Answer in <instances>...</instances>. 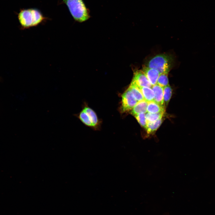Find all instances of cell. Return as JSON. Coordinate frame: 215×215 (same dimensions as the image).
Returning <instances> with one entry per match:
<instances>
[{"label":"cell","instance_id":"6","mask_svg":"<svg viewBox=\"0 0 215 215\" xmlns=\"http://www.w3.org/2000/svg\"><path fill=\"white\" fill-rule=\"evenodd\" d=\"M142 70L152 86L156 84L158 79L160 75L159 72L157 70L149 68L146 66H144Z\"/></svg>","mask_w":215,"mask_h":215},{"label":"cell","instance_id":"9","mask_svg":"<svg viewBox=\"0 0 215 215\" xmlns=\"http://www.w3.org/2000/svg\"><path fill=\"white\" fill-rule=\"evenodd\" d=\"M162 119L153 122H147L145 128L147 137L153 135L159 128L162 122Z\"/></svg>","mask_w":215,"mask_h":215},{"label":"cell","instance_id":"2","mask_svg":"<svg viewBox=\"0 0 215 215\" xmlns=\"http://www.w3.org/2000/svg\"><path fill=\"white\" fill-rule=\"evenodd\" d=\"M62 2L66 5L70 14L76 21L82 22L90 18L89 10L83 0H63Z\"/></svg>","mask_w":215,"mask_h":215},{"label":"cell","instance_id":"3","mask_svg":"<svg viewBox=\"0 0 215 215\" xmlns=\"http://www.w3.org/2000/svg\"><path fill=\"white\" fill-rule=\"evenodd\" d=\"M173 62V59L171 56L160 54L150 59L145 66L157 70L160 74L163 73H168L172 66Z\"/></svg>","mask_w":215,"mask_h":215},{"label":"cell","instance_id":"8","mask_svg":"<svg viewBox=\"0 0 215 215\" xmlns=\"http://www.w3.org/2000/svg\"><path fill=\"white\" fill-rule=\"evenodd\" d=\"M148 102L144 100L138 102L131 110V114L134 116L142 113L147 112Z\"/></svg>","mask_w":215,"mask_h":215},{"label":"cell","instance_id":"10","mask_svg":"<svg viewBox=\"0 0 215 215\" xmlns=\"http://www.w3.org/2000/svg\"><path fill=\"white\" fill-rule=\"evenodd\" d=\"M165 108L164 107L155 102L152 101L148 102L147 112L150 113H156L165 112Z\"/></svg>","mask_w":215,"mask_h":215},{"label":"cell","instance_id":"12","mask_svg":"<svg viewBox=\"0 0 215 215\" xmlns=\"http://www.w3.org/2000/svg\"><path fill=\"white\" fill-rule=\"evenodd\" d=\"M128 88L138 102L144 100L143 96L140 88L138 86L131 82Z\"/></svg>","mask_w":215,"mask_h":215},{"label":"cell","instance_id":"4","mask_svg":"<svg viewBox=\"0 0 215 215\" xmlns=\"http://www.w3.org/2000/svg\"><path fill=\"white\" fill-rule=\"evenodd\" d=\"M128 88L122 95V105L120 110L125 113L131 110L138 102Z\"/></svg>","mask_w":215,"mask_h":215},{"label":"cell","instance_id":"14","mask_svg":"<svg viewBox=\"0 0 215 215\" xmlns=\"http://www.w3.org/2000/svg\"><path fill=\"white\" fill-rule=\"evenodd\" d=\"M172 95V89L169 85L163 87V100L165 108L169 103Z\"/></svg>","mask_w":215,"mask_h":215},{"label":"cell","instance_id":"11","mask_svg":"<svg viewBox=\"0 0 215 215\" xmlns=\"http://www.w3.org/2000/svg\"><path fill=\"white\" fill-rule=\"evenodd\" d=\"M144 100L148 102L154 100V94L151 88L142 87L140 88Z\"/></svg>","mask_w":215,"mask_h":215},{"label":"cell","instance_id":"18","mask_svg":"<svg viewBox=\"0 0 215 215\" xmlns=\"http://www.w3.org/2000/svg\"><path fill=\"white\" fill-rule=\"evenodd\" d=\"M134 116L141 126L145 129L147 125L145 113H140Z\"/></svg>","mask_w":215,"mask_h":215},{"label":"cell","instance_id":"5","mask_svg":"<svg viewBox=\"0 0 215 215\" xmlns=\"http://www.w3.org/2000/svg\"><path fill=\"white\" fill-rule=\"evenodd\" d=\"M131 82L139 88L142 87L151 88L152 86L142 70L135 71Z\"/></svg>","mask_w":215,"mask_h":215},{"label":"cell","instance_id":"7","mask_svg":"<svg viewBox=\"0 0 215 215\" xmlns=\"http://www.w3.org/2000/svg\"><path fill=\"white\" fill-rule=\"evenodd\" d=\"M151 88L154 94V101L165 108L163 100V87L156 84L152 86Z\"/></svg>","mask_w":215,"mask_h":215},{"label":"cell","instance_id":"15","mask_svg":"<svg viewBox=\"0 0 215 215\" xmlns=\"http://www.w3.org/2000/svg\"><path fill=\"white\" fill-rule=\"evenodd\" d=\"M88 115L92 124V126L95 127L98 124V119L95 113L90 108L85 107L83 109Z\"/></svg>","mask_w":215,"mask_h":215},{"label":"cell","instance_id":"16","mask_svg":"<svg viewBox=\"0 0 215 215\" xmlns=\"http://www.w3.org/2000/svg\"><path fill=\"white\" fill-rule=\"evenodd\" d=\"M78 117L84 124L89 126H92L91 121L88 115L83 110L80 112Z\"/></svg>","mask_w":215,"mask_h":215},{"label":"cell","instance_id":"1","mask_svg":"<svg viewBox=\"0 0 215 215\" xmlns=\"http://www.w3.org/2000/svg\"><path fill=\"white\" fill-rule=\"evenodd\" d=\"M16 14L21 30L37 26L50 19L44 16L40 10L35 8L21 9Z\"/></svg>","mask_w":215,"mask_h":215},{"label":"cell","instance_id":"13","mask_svg":"<svg viewBox=\"0 0 215 215\" xmlns=\"http://www.w3.org/2000/svg\"><path fill=\"white\" fill-rule=\"evenodd\" d=\"M165 112H162L156 113H147L145 114L147 123L156 121L162 119Z\"/></svg>","mask_w":215,"mask_h":215},{"label":"cell","instance_id":"17","mask_svg":"<svg viewBox=\"0 0 215 215\" xmlns=\"http://www.w3.org/2000/svg\"><path fill=\"white\" fill-rule=\"evenodd\" d=\"M156 84L163 87L169 85L168 73H163L160 74Z\"/></svg>","mask_w":215,"mask_h":215}]
</instances>
